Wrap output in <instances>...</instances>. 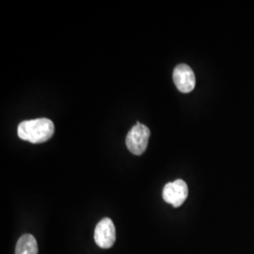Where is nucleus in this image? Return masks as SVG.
<instances>
[{
    "label": "nucleus",
    "instance_id": "nucleus-2",
    "mask_svg": "<svg viewBox=\"0 0 254 254\" xmlns=\"http://www.w3.org/2000/svg\"><path fill=\"white\" fill-rule=\"evenodd\" d=\"M149 137L150 129L137 122L136 126L132 127V129L127 134L126 142L128 150L135 155L143 154L147 149Z\"/></svg>",
    "mask_w": 254,
    "mask_h": 254
},
{
    "label": "nucleus",
    "instance_id": "nucleus-3",
    "mask_svg": "<svg viewBox=\"0 0 254 254\" xmlns=\"http://www.w3.org/2000/svg\"><path fill=\"white\" fill-rule=\"evenodd\" d=\"M189 188L186 182L178 179L173 183H168L163 190V199L166 202L179 207L188 198Z\"/></svg>",
    "mask_w": 254,
    "mask_h": 254
},
{
    "label": "nucleus",
    "instance_id": "nucleus-4",
    "mask_svg": "<svg viewBox=\"0 0 254 254\" xmlns=\"http://www.w3.org/2000/svg\"><path fill=\"white\" fill-rule=\"evenodd\" d=\"M94 240L102 249H109L115 243L116 230L110 218H103L97 224L94 232Z\"/></svg>",
    "mask_w": 254,
    "mask_h": 254
},
{
    "label": "nucleus",
    "instance_id": "nucleus-5",
    "mask_svg": "<svg viewBox=\"0 0 254 254\" xmlns=\"http://www.w3.org/2000/svg\"><path fill=\"white\" fill-rule=\"evenodd\" d=\"M173 81L176 88L183 93H190L194 90L196 78L194 72L187 64H179L173 71Z\"/></svg>",
    "mask_w": 254,
    "mask_h": 254
},
{
    "label": "nucleus",
    "instance_id": "nucleus-6",
    "mask_svg": "<svg viewBox=\"0 0 254 254\" xmlns=\"http://www.w3.org/2000/svg\"><path fill=\"white\" fill-rule=\"evenodd\" d=\"M38 244L35 237L31 235H24L19 238L15 249V254H37Z\"/></svg>",
    "mask_w": 254,
    "mask_h": 254
},
{
    "label": "nucleus",
    "instance_id": "nucleus-1",
    "mask_svg": "<svg viewBox=\"0 0 254 254\" xmlns=\"http://www.w3.org/2000/svg\"><path fill=\"white\" fill-rule=\"evenodd\" d=\"M54 132V123L47 118L25 121L17 128L19 137L31 143L46 142L52 137Z\"/></svg>",
    "mask_w": 254,
    "mask_h": 254
}]
</instances>
